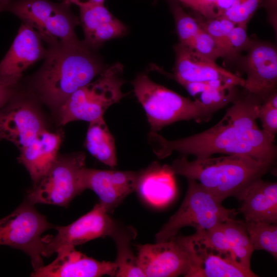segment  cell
I'll list each match as a JSON object with an SVG mask.
<instances>
[{"instance_id":"obj_26","label":"cell","mask_w":277,"mask_h":277,"mask_svg":"<svg viewBox=\"0 0 277 277\" xmlns=\"http://www.w3.org/2000/svg\"><path fill=\"white\" fill-rule=\"evenodd\" d=\"M254 250H265L277 258V226L275 223L245 222Z\"/></svg>"},{"instance_id":"obj_4","label":"cell","mask_w":277,"mask_h":277,"mask_svg":"<svg viewBox=\"0 0 277 277\" xmlns=\"http://www.w3.org/2000/svg\"><path fill=\"white\" fill-rule=\"evenodd\" d=\"M135 95L143 107L152 131L180 121L206 122L213 114L203 105L159 85L144 73L132 82Z\"/></svg>"},{"instance_id":"obj_1","label":"cell","mask_w":277,"mask_h":277,"mask_svg":"<svg viewBox=\"0 0 277 277\" xmlns=\"http://www.w3.org/2000/svg\"><path fill=\"white\" fill-rule=\"evenodd\" d=\"M263 102L260 97L246 92L239 96L222 118L211 128L172 141L150 131L148 142L160 159L174 151L200 159L222 153L247 155L273 164L276 157V147L256 123L258 109Z\"/></svg>"},{"instance_id":"obj_17","label":"cell","mask_w":277,"mask_h":277,"mask_svg":"<svg viewBox=\"0 0 277 277\" xmlns=\"http://www.w3.org/2000/svg\"><path fill=\"white\" fill-rule=\"evenodd\" d=\"M43 129L39 115L27 103H14L0 111V139L11 142L20 151Z\"/></svg>"},{"instance_id":"obj_10","label":"cell","mask_w":277,"mask_h":277,"mask_svg":"<svg viewBox=\"0 0 277 277\" xmlns=\"http://www.w3.org/2000/svg\"><path fill=\"white\" fill-rule=\"evenodd\" d=\"M116 223L99 202L86 214L70 224L55 226V235L42 238V256H50L60 250L75 248L91 240L110 236Z\"/></svg>"},{"instance_id":"obj_20","label":"cell","mask_w":277,"mask_h":277,"mask_svg":"<svg viewBox=\"0 0 277 277\" xmlns=\"http://www.w3.org/2000/svg\"><path fill=\"white\" fill-rule=\"evenodd\" d=\"M61 140L60 134L49 132L44 129L28 146L21 150L18 161L28 171L33 185L42 179L56 161Z\"/></svg>"},{"instance_id":"obj_30","label":"cell","mask_w":277,"mask_h":277,"mask_svg":"<svg viewBox=\"0 0 277 277\" xmlns=\"http://www.w3.org/2000/svg\"><path fill=\"white\" fill-rule=\"evenodd\" d=\"M258 118L261 122L262 130L273 142L277 132V93L274 91L259 106Z\"/></svg>"},{"instance_id":"obj_11","label":"cell","mask_w":277,"mask_h":277,"mask_svg":"<svg viewBox=\"0 0 277 277\" xmlns=\"http://www.w3.org/2000/svg\"><path fill=\"white\" fill-rule=\"evenodd\" d=\"M137 248L138 263L145 277L185 276L190 269V256L182 236L138 245Z\"/></svg>"},{"instance_id":"obj_32","label":"cell","mask_w":277,"mask_h":277,"mask_svg":"<svg viewBox=\"0 0 277 277\" xmlns=\"http://www.w3.org/2000/svg\"><path fill=\"white\" fill-rule=\"evenodd\" d=\"M263 0H234L222 15L235 24L248 23Z\"/></svg>"},{"instance_id":"obj_14","label":"cell","mask_w":277,"mask_h":277,"mask_svg":"<svg viewBox=\"0 0 277 277\" xmlns=\"http://www.w3.org/2000/svg\"><path fill=\"white\" fill-rule=\"evenodd\" d=\"M244 61L246 78L243 87L264 102L276 90L277 51L264 42L252 43Z\"/></svg>"},{"instance_id":"obj_8","label":"cell","mask_w":277,"mask_h":277,"mask_svg":"<svg viewBox=\"0 0 277 277\" xmlns=\"http://www.w3.org/2000/svg\"><path fill=\"white\" fill-rule=\"evenodd\" d=\"M54 227L26 200L0 219V245L24 251L30 258L33 271H36L44 266L42 234Z\"/></svg>"},{"instance_id":"obj_7","label":"cell","mask_w":277,"mask_h":277,"mask_svg":"<svg viewBox=\"0 0 277 277\" xmlns=\"http://www.w3.org/2000/svg\"><path fill=\"white\" fill-rule=\"evenodd\" d=\"M187 180V191L181 206L156 233L155 242L170 239L187 226L195 231L210 229L237 214L234 209L225 208L196 181Z\"/></svg>"},{"instance_id":"obj_25","label":"cell","mask_w":277,"mask_h":277,"mask_svg":"<svg viewBox=\"0 0 277 277\" xmlns=\"http://www.w3.org/2000/svg\"><path fill=\"white\" fill-rule=\"evenodd\" d=\"M236 260L243 266L250 268L251 258L254 251L248 235L245 222L227 220L221 224Z\"/></svg>"},{"instance_id":"obj_24","label":"cell","mask_w":277,"mask_h":277,"mask_svg":"<svg viewBox=\"0 0 277 277\" xmlns=\"http://www.w3.org/2000/svg\"><path fill=\"white\" fill-rule=\"evenodd\" d=\"M85 146L89 152L110 167L117 165L114 138L103 117L90 122Z\"/></svg>"},{"instance_id":"obj_36","label":"cell","mask_w":277,"mask_h":277,"mask_svg":"<svg viewBox=\"0 0 277 277\" xmlns=\"http://www.w3.org/2000/svg\"><path fill=\"white\" fill-rule=\"evenodd\" d=\"M263 3L268 11L272 25L276 30V0H263Z\"/></svg>"},{"instance_id":"obj_9","label":"cell","mask_w":277,"mask_h":277,"mask_svg":"<svg viewBox=\"0 0 277 277\" xmlns=\"http://www.w3.org/2000/svg\"><path fill=\"white\" fill-rule=\"evenodd\" d=\"M86 156L77 152L56 161L27 195L33 204H44L67 207L83 190L81 172L85 167Z\"/></svg>"},{"instance_id":"obj_35","label":"cell","mask_w":277,"mask_h":277,"mask_svg":"<svg viewBox=\"0 0 277 277\" xmlns=\"http://www.w3.org/2000/svg\"><path fill=\"white\" fill-rule=\"evenodd\" d=\"M217 0H201L197 12L206 18H213L214 6Z\"/></svg>"},{"instance_id":"obj_33","label":"cell","mask_w":277,"mask_h":277,"mask_svg":"<svg viewBox=\"0 0 277 277\" xmlns=\"http://www.w3.org/2000/svg\"><path fill=\"white\" fill-rule=\"evenodd\" d=\"M247 23L236 24L228 34V43L232 57L240 51L248 50L252 44L247 33Z\"/></svg>"},{"instance_id":"obj_5","label":"cell","mask_w":277,"mask_h":277,"mask_svg":"<svg viewBox=\"0 0 277 277\" xmlns=\"http://www.w3.org/2000/svg\"><path fill=\"white\" fill-rule=\"evenodd\" d=\"M123 71L122 64H115L106 68L96 81L74 92L58 108L60 124L78 120L90 123L103 117L110 106L126 95L122 91L125 82Z\"/></svg>"},{"instance_id":"obj_13","label":"cell","mask_w":277,"mask_h":277,"mask_svg":"<svg viewBox=\"0 0 277 277\" xmlns=\"http://www.w3.org/2000/svg\"><path fill=\"white\" fill-rule=\"evenodd\" d=\"M175 62L172 78L181 85L222 81L243 87L244 79L218 66L191 48L179 43L174 47Z\"/></svg>"},{"instance_id":"obj_12","label":"cell","mask_w":277,"mask_h":277,"mask_svg":"<svg viewBox=\"0 0 277 277\" xmlns=\"http://www.w3.org/2000/svg\"><path fill=\"white\" fill-rule=\"evenodd\" d=\"M140 170H100L84 167L81 172L83 190L90 189L109 213L130 193L136 191Z\"/></svg>"},{"instance_id":"obj_6","label":"cell","mask_w":277,"mask_h":277,"mask_svg":"<svg viewBox=\"0 0 277 277\" xmlns=\"http://www.w3.org/2000/svg\"><path fill=\"white\" fill-rule=\"evenodd\" d=\"M6 11L31 26L48 47L80 41L75 33L80 19L70 6L49 0H12Z\"/></svg>"},{"instance_id":"obj_22","label":"cell","mask_w":277,"mask_h":277,"mask_svg":"<svg viewBox=\"0 0 277 277\" xmlns=\"http://www.w3.org/2000/svg\"><path fill=\"white\" fill-rule=\"evenodd\" d=\"M182 86L195 101L203 105L213 114L239 97L238 86L222 81L186 83Z\"/></svg>"},{"instance_id":"obj_19","label":"cell","mask_w":277,"mask_h":277,"mask_svg":"<svg viewBox=\"0 0 277 277\" xmlns=\"http://www.w3.org/2000/svg\"><path fill=\"white\" fill-rule=\"evenodd\" d=\"M80 22L89 47L96 50L105 42L125 34V25L109 12L104 4L79 7Z\"/></svg>"},{"instance_id":"obj_27","label":"cell","mask_w":277,"mask_h":277,"mask_svg":"<svg viewBox=\"0 0 277 277\" xmlns=\"http://www.w3.org/2000/svg\"><path fill=\"white\" fill-rule=\"evenodd\" d=\"M189 237L192 243L196 246L236 260L221 224L207 230L195 231L194 234L189 235Z\"/></svg>"},{"instance_id":"obj_38","label":"cell","mask_w":277,"mask_h":277,"mask_svg":"<svg viewBox=\"0 0 277 277\" xmlns=\"http://www.w3.org/2000/svg\"><path fill=\"white\" fill-rule=\"evenodd\" d=\"M201 1V0H186L184 5L195 11H197Z\"/></svg>"},{"instance_id":"obj_34","label":"cell","mask_w":277,"mask_h":277,"mask_svg":"<svg viewBox=\"0 0 277 277\" xmlns=\"http://www.w3.org/2000/svg\"><path fill=\"white\" fill-rule=\"evenodd\" d=\"M17 85L0 80V108L15 96Z\"/></svg>"},{"instance_id":"obj_3","label":"cell","mask_w":277,"mask_h":277,"mask_svg":"<svg viewBox=\"0 0 277 277\" xmlns=\"http://www.w3.org/2000/svg\"><path fill=\"white\" fill-rule=\"evenodd\" d=\"M272 165L247 155L225 154L192 161L182 155L168 167L173 174L196 181L222 203L228 197L240 201L248 188L261 179Z\"/></svg>"},{"instance_id":"obj_37","label":"cell","mask_w":277,"mask_h":277,"mask_svg":"<svg viewBox=\"0 0 277 277\" xmlns=\"http://www.w3.org/2000/svg\"><path fill=\"white\" fill-rule=\"evenodd\" d=\"M61 2H63L69 6L71 4H74L78 7L104 4L105 0H60Z\"/></svg>"},{"instance_id":"obj_2","label":"cell","mask_w":277,"mask_h":277,"mask_svg":"<svg viewBox=\"0 0 277 277\" xmlns=\"http://www.w3.org/2000/svg\"><path fill=\"white\" fill-rule=\"evenodd\" d=\"M44 59L33 76V90L43 102L58 108L106 68L95 50L83 41L49 46Z\"/></svg>"},{"instance_id":"obj_29","label":"cell","mask_w":277,"mask_h":277,"mask_svg":"<svg viewBox=\"0 0 277 277\" xmlns=\"http://www.w3.org/2000/svg\"><path fill=\"white\" fill-rule=\"evenodd\" d=\"M201 28L209 34L225 51L226 56L232 57L228 43V34L236 24L223 15L199 21Z\"/></svg>"},{"instance_id":"obj_23","label":"cell","mask_w":277,"mask_h":277,"mask_svg":"<svg viewBox=\"0 0 277 277\" xmlns=\"http://www.w3.org/2000/svg\"><path fill=\"white\" fill-rule=\"evenodd\" d=\"M136 235V230L132 226H122L116 223L110 236L116 246L117 266L115 276L145 277L139 266L137 256L134 255L131 243Z\"/></svg>"},{"instance_id":"obj_28","label":"cell","mask_w":277,"mask_h":277,"mask_svg":"<svg viewBox=\"0 0 277 277\" xmlns=\"http://www.w3.org/2000/svg\"><path fill=\"white\" fill-rule=\"evenodd\" d=\"M169 2L180 43L188 46L201 29L199 21L187 13L176 0Z\"/></svg>"},{"instance_id":"obj_40","label":"cell","mask_w":277,"mask_h":277,"mask_svg":"<svg viewBox=\"0 0 277 277\" xmlns=\"http://www.w3.org/2000/svg\"><path fill=\"white\" fill-rule=\"evenodd\" d=\"M176 1H178L184 4H185V3H186V0H176Z\"/></svg>"},{"instance_id":"obj_15","label":"cell","mask_w":277,"mask_h":277,"mask_svg":"<svg viewBox=\"0 0 277 277\" xmlns=\"http://www.w3.org/2000/svg\"><path fill=\"white\" fill-rule=\"evenodd\" d=\"M47 51L38 33L23 22L11 47L0 62V80L18 84L23 72L44 58Z\"/></svg>"},{"instance_id":"obj_39","label":"cell","mask_w":277,"mask_h":277,"mask_svg":"<svg viewBox=\"0 0 277 277\" xmlns=\"http://www.w3.org/2000/svg\"><path fill=\"white\" fill-rule=\"evenodd\" d=\"M12 0H0V13L6 9Z\"/></svg>"},{"instance_id":"obj_18","label":"cell","mask_w":277,"mask_h":277,"mask_svg":"<svg viewBox=\"0 0 277 277\" xmlns=\"http://www.w3.org/2000/svg\"><path fill=\"white\" fill-rule=\"evenodd\" d=\"M188 252L190 269L186 277H255L251 269L236 260L224 256L192 243L189 236H182Z\"/></svg>"},{"instance_id":"obj_31","label":"cell","mask_w":277,"mask_h":277,"mask_svg":"<svg viewBox=\"0 0 277 277\" xmlns=\"http://www.w3.org/2000/svg\"><path fill=\"white\" fill-rule=\"evenodd\" d=\"M194 51L212 61L226 54L215 40L202 28L188 46Z\"/></svg>"},{"instance_id":"obj_21","label":"cell","mask_w":277,"mask_h":277,"mask_svg":"<svg viewBox=\"0 0 277 277\" xmlns=\"http://www.w3.org/2000/svg\"><path fill=\"white\" fill-rule=\"evenodd\" d=\"M239 211L245 222H277V184L260 179L246 190Z\"/></svg>"},{"instance_id":"obj_16","label":"cell","mask_w":277,"mask_h":277,"mask_svg":"<svg viewBox=\"0 0 277 277\" xmlns=\"http://www.w3.org/2000/svg\"><path fill=\"white\" fill-rule=\"evenodd\" d=\"M56 258L51 263L43 266L31 274L34 277H99L114 276L116 263L99 261L87 256L75 248L60 250Z\"/></svg>"}]
</instances>
